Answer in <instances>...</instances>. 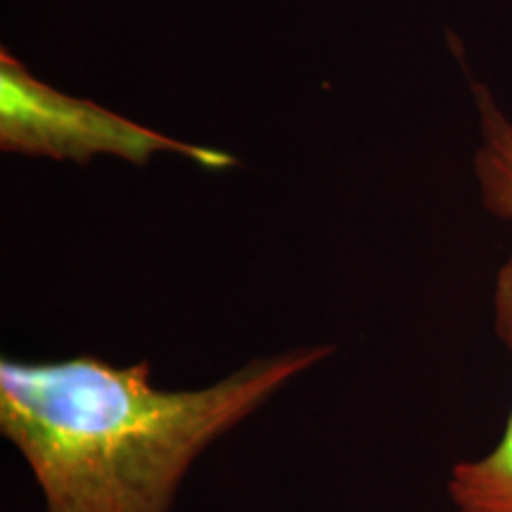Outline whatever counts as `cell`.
Masks as SVG:
<instances>
[{"label": "cell", "instance_id": "6da1fadb", "mask_svg": "<svg viewBox=\"0 0 512 512\" xmlns=\"http://www.w3.org/2000/svg\"><path fill=\"white\" fill-rule=\"evenodd\" d=\"M332 356L328 342L302 344L188 389L159 387L145 358L3 356L0 437L27 465L41 512H174L211 446Z\"/></svg>", "mask_w": 512, "mask_h": 512}, {"label": "cell", "instance_id": "7a4b0ae2", "mask_svg": "<svg viewBox=\"0 0 512 512\" xmlns=\"http://www.w3.org/2000/svg\"><path fill=\"white\" fill-rule=\"evenodd\" d=\"M0 147L8 155L91 162L119 157L147 164L155 155H178L204 169H228L235 157L157 133L121 114L48 86L3 50L0 53Z\"/></svg>", "mask_w": 512, "mask_h": 512}, {"label": "cell", "instance_id": "3957f363", "mask_svg": "<svg viewBox=\"0 0 512 512\" xmlns=\"http://www.w3.org/2000/svg\"><path fill=\"white\" fill-rule=\"evenodd\" d=\"M494 311L498 339L512 351V256L498 268ZM448 501L453 512H512V413L494 451L453 465Z\"/></svg>", "mask_w": 512, "mask_h": 512}, {"label": "cell", "instance_id": "277c9868", "mask_svg": "<svg viewBox=\"0 0 512 512\" xmlns=\"http://www.w3.org/2000/svg\"><path fill=\"white\" fill-rule=\"evenodd\" d=\"M482 145L475 155L479 195L489 214L512 223V121L501 112L489 88L475 83Z\"/></svg>", "mask_w": 512, "mask_h": 512}]
</instances>
